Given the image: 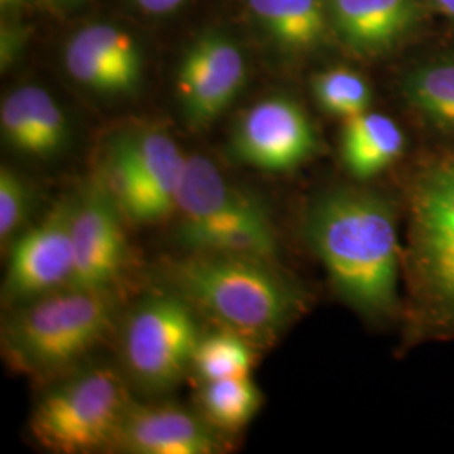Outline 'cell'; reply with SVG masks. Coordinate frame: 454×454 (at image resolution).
Masks as SVG:
<instances>
[{
  "mask_svg": "<svg viewBox=\"0 0 454 454\" xmlns=\"http://www.w3.org/2000/svg\"><path fill=\"white\" fill-rule=\"evenodd\" d=\"M0 127L11 148L34 157L33 127L22 88H17L4 98L0 108Z\"/></svg>",
  "mask_w": 454,
  "mask_h": 454,
  "instance_id": "25",
  "label": "cell"
},
{
  "mask_svg": "<svg viewBox=\"0 0 454 454\" xmlns=\"http://www.w3.org/2000/svg\"><path fill=\"white\" fill-rule=\"evenodd\" d=\"M254 367V352L243 335L232 330L202 335L195 348L192 369L202 382L247 377Z\"/></svg>",
  "mask_w": 454,
  "mask_h": 454,
  "instance_id": "19",
  "label": "cell"
},
{
  "mask_svg": "<svg viewBox=\"0 0 454 454\" xmlns=\"http://www.w3.org/2000/svg\"><path fill=\"white\" fill-rule=\"evenodd\" d=\"M65 63L74 82L99 95H129L140 82L130 73L98 56L76 35L66 46Z\"/></svg>",
  "mask_w": 454,
  "mask_h": 454,
  "instance_id": "20",
  "label": "cell"
},
{
  "mask_svg": "<svg viewBox=\"0 0 454 454\" xmlns=\"http://www.w3.org/2000/svg\"><path fill=\"white\" fill-rule=\"evenodd\" d=\"M116 448L133 454H212L219 441L209 422L182 407L131 403Z\"/></svg>",
  "mask_w": 454,
  "mask_h": 454,
  "instance_id": "13",
  "label": "cell"
},
{
  "mask_svg": "<svg viewBox=\"0 0 454 454\" xmlns=\"http://www.w3.org/2000/svg\"><path fill=\"white\" fill-rule=\"evenodd\" d=\"M431 4L438 9L441 14L454 19V0H431Z\"/></svg>",
  "mask_w": 454,
  "mask_h": 454,
  "instance_id": "27",
  "label": "cell"
},
{
  "mask_svg": "<svg viewBox=\"0 0 454 454\" xmlns=\"http://www.w3.org/2000/svg\"><path fill=\"white\" fill-rule=\"evenodd\" d=\"M273 260L189 253L170 264L172 290L195 309L246 339H271L303 311L298 285L278 271Z\"/></svg>",
  "mask_w": 454,
  "mask_h": 454,
  "instance_id": "2",
  "label": "cell"
},
{
  "mask_svg": "<svg viewBox=\"0 0 454 454\" xmlns=\"http://www.w3.org/2000/svg\"><path fill=\"white\" fill-rule=\"evenodd\" d=\"M234 157L264 172H292L317 153L318 142L305 110L286 97L264 98L247 108L232 133Z\"/></svg>",
  "mask_w": 454,
  "mask_h": 454,
  "instance_id": "11",
  "label": "cell"
},
{
  "mask_svg": "<svg viewBox=\"0 0 454 454\" xmlns=\"http://www.w3.org/2000/svg\"><path fill=\"white\" fill-rule=\"evenodd\" d=\"M202 418L215 431L238 433L258 414L262 394L251 375L202 382L199 394Z\"/></svg>",
  "mask_w": 454,
  "mask_h": 454,
  "instance_id": "17",
  "label": "cell"
},
{
  "mask_svg": "<svg viewBox=\"0 0 454 454\" xmlns=\"http://www.w3.org/2000/svg\"><path fill=\"white\" fill-rule=\"evenodd\" d=\"M76 37L98 56L121 67L135 78H142V52L135 39L112 24H91L76 34Z\"/></svg>",
  "mask_w": 454,
  "mask_h": 454,
  "instance_id": "23",
  "label": "cell"
},
{
  "mask_svg": "<svg viewBox=\"0 0 454 454\" xmlns=\"http://www.w3.org/2000/svg\"><path fill=\"white\" fill-rule=\"evenodd\" d=\"M404 146V133L387 114L367 110L345 120L341 162L356 179L369 180L384 172L403 155Z\"/></svg>",
  "mask_w": 454,
  "mask_h": 454,
  "instance_id": "15",
  "label": "cell"
},
{
  "mask_svg": "<svg viewBox=\"0 0 454 454\" xmlns=\"http://www.w3.org/2000/svg\"><path fill=\"white\" fill-rule=\"evenodd\" d=\"M121 375L99 365L71 375L34 407L31 433L49 451L86 454L116 448L130 409Z\"/></svg>",
  "mask_w": 454,
  "mask_h": 454,
  "instance_id": "5",
  "label": "cell"
},
{
  "mask_svg": "<svg viewBox=\"0 0 454 454\" xmlns=\"http://www.w3.org/2000/svg\"><path fill=\"white\" fill-rule=\"evenodd\" d=\"M66 2H74V0H66Z\"/></svg>",
  "mask_w": 454,
  "mask_h": 454,
  "instance_id": "29",
  "label": "cell"
},
{
  "mask_svg": "<svg viewBox=\"0 0 454 454\" xmlns=\"http://www.w3.org/2000/svg\"><path fill=\"white\" fill-rule=\"evenodd\" d=\"M261 26L290 49L315 46L326 31L325 0H249Z\"/></svg>",
  "mask_w": 454,
  "mask_h": 454,
  "instance_id": "16",
  "label": "cell"
},
{
  "mask_svg": "<svg viewBox=\"0 0 454 454\" xmlns=\"http://www.w3.org/2000/svg\"><path fill=\"white\" fill-rule=\"evenodd\" d=\"M133 2L148 14L160 16L179 9L185 0H133Z\"/></svg>",
  "mask_w": 454,
  "mask_h": 454,
  "instance_id": "26",
  "label": "cell"
},
{
  "mask_svg": "<svg viewBox=\"0 0 454 454\" xmlns=\"http://www.w3.org/2000/svg\"><path fill=\"white\" fill-rule=\"evenodd\" d=\"M341 41L356 52L389 49L418 19L416 0H325Z\"/></svg>",
  "mask_w": 454,
  "mask_h": 454,
  "instance_id": "14",
  "label": "cell"
},
{
  "mask_svg": "<svg viewBox=\"0 0 454 454\" xmlns=\"http://www.w3.org/2000/svg\"><path fill=\"white\" fill-rule=\"evenodd\" d=\"M246 80L243 54L223 35H206L187 49L177 71L182 114L194 129L211 125L239 95Z\"/></svg>",
  "mask_w": 454,
  "mask_h": 454,
  "instance_id": "12",
  "label": "cell"
},
{
  "mask_svg": "<svg viewBox=\"0 0 454 454\" xmlns=\"http://www.w3.org/2000/svg\"><path fill=\"white\" fill-rule=\"evenodd\" d=\"M185 162L187 157L167 133L129 131L114 138L101 179L125 221L153 226L177 211Z\"/></svg>",
  "mask_w": 454,
  "mask_h": 454,
  "instance_id": "7",
  "label": "cell"
},
{
  "mask_svg": "<svg viewBox=\"0 0 454 454\" xmlns=\"http://www.w3.org/2000/svg\"><path fill=\"white\" fill-rule=\"evenodd\" d=\"M303 231L348 307L369 318L395 311L399 234L395 212L384 195L356 187L330 189L309 204Z\"/></svg>",
  "mask_w": 454,
  "mask_h": 454,
  "instance_id": "1",
  "label": "cell"
},
{
  "mask_svg": "<svg viewBox=\"0 0 454 454\" xmlns=\"http://www.w3.org/2000/svg\"><path fill=\"white\" fill-rule=\"evenodd\" d=\"M33 127L34 157L48 159L65 148L69 129L61 106L46 90L22 86Z\"/></svg>",
  "mask_w": 454,
  "mask_h": 454,
  "instance_id": "22",
  "label": "cell"
},
{
  "mask_svg": "<svg viewBox=\"0 0 454 454\" xmlns=\"http://www.w3.org/2000/svg\"><path fill=\"white\" fill-rule=\"evenodd\" d=\"M407 101L441 129L454 131V61H438L411 71L404 80Z\"/></svg>",
  "mask_w": 454,
  "mask_h": 454,
  "instance_id": "18",
  "label": "cell"
},
{
  "mask_svg": "<svg viewBox=\"0 0 454 454\" xmlns=\"http://www.w3.org/2000/svg\"><path fill=\"white\" fill-rule=\"evenodd\" d=\"M114 293L67 286L12 307L2 326V350L20 372L49 377L80 364L108 337Z\"/></svg>",
  "mask_w": 454,
  "mask_h": 454,
  "instance_id": "3",
  "label": "cell"
},
{
  "mask_svg": "<svg viewBox=\"0 0 454 454\" xmlns=\"http://www.w3.org/2000/svg\"><path fill=\"white\" fill-rule=\"evenodd\" d=\"M74 199H61L33 227L11 243L4 279V301L12 309L71 286Z\"/></svg>",
  "mask_w": 454,
  "mask_h": 454,
  "instance_id": "9",
  "label": "cell"
},
{
  "mask_svg": "<svg viewBox=\"0 0 454 454\" xmlns=\"http://www.w3.org/2000/svg\"><path fill=\"white\" fill-rule=\"evenodd\" d=\"M176 214V238L187 253L266 260L278 253L276 229L264 204L229 182L206 157H187Z\"/></svg>",
  "mask_w": 454,
  "mask_h": 454,
  "instance_id": "4",
  "label": "cell"
},
{
  "mask_svg": "<svg viewBox=\"0 0 454 454\" xmlns=\"http://www.w3.org/2000/svg\"><path fill=\"white\" fill-rule=\"evenodd\" d=\"M311 90L325 114L337 118H354L369 110L372 91L362 74L347 67H335L318 73Z\"/></svg>",
  "mask_w": 454,
  "mask_h": 454,
  "instance_id": "21",
  "label": "cell"
},
{
  "mask_svg": "<svg viewBox=\"0 0 454 454\" xmlns=\"http://www.w3.org/2000/svg\"><path fill=\"white\" fill-rule=\"evenodd\" d=\"M411 262L427 309L454 322V159L427 168L414 184Z\"/></svg>",
  "mask_w": 454,
  "mask_h": 454,
  "instance_id": "8",
  "label": "cell"
},
{
  "mask_svg": "<svg viewBox=\"0 0 454 454\" xmlns=\"http://www.w3.org/2000/svg\"><path fill=\"white\" fill-rule=\"evenodd\" d=\"M2 2V5H11V4H14V2H19V0H0Z\"/></svg>",
  "mask_w": 454,
  "mask_h": 454,
  "instance_id": "28",
  "label": "cell"
},
{
  "mask_svg": "<svg viewBox=\"0 0 454 454\" xmlns=\"http://www.w3.org/2000/svg\"><path fill=\"white\" fill-rule=\"evenodd\" d=\"M204 333L194 305L177 292L153 293L131 311L121 337V356L131 380L145 392L174 389L192 369Z\"/></svg>",
  "mask_w": 454,
  "mask_h": 454,
  "instance_id": "6",
  "label": "cell"
},
{
  "mask_svg": "<svg viewBox=\"0 0 454 454\" xmlns=\"http://www.w3.org/2000/svg\"><path fill=\"white\" fill-rule=\"evenodd\" d=\"M34 191L29 182L9 167L0 168V243L11 246L26 226L33 209Z\"/></svg>",
  "mask_w": 454,
  "mask_h": 454,
  "instance_id": "24",
  "label": "cell"
},
{
  "mask_svg": "<svg viewBox=\"0 0 454 454\" xmlns=\"http://www.w3.org/2000/svg\"><path fill=\"white\" fill-rule=\"evenodd\" d=\"M123 214L103 179L74 197L73 288L114 293L129 264Z\"/></svg>",
  "mask_w": 454,
  "mask_h": 454,
  "instance_id": "10",
  "label": "cell"
}]
</instances>
